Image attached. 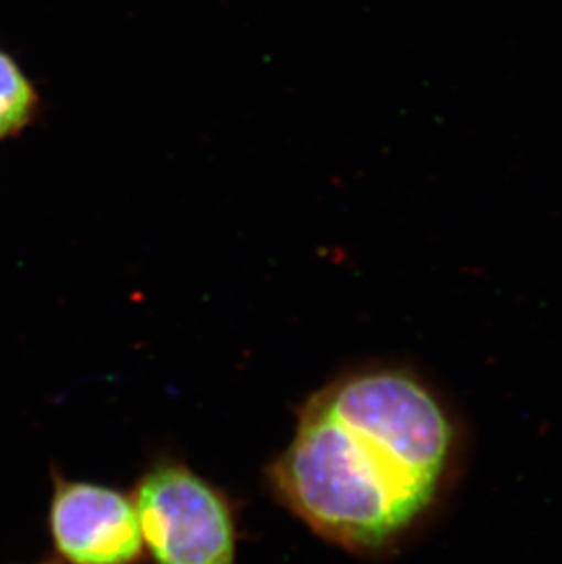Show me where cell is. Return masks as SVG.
<instances>
[{"label":"cell","mask_w":562,"mask_h":564,"mask_svg":"<svg viewBox=\"0 0 562 564\" xmlns=\"http://www.w3.org/2000/svg\"><path fill=\"white\" fill-rule=\"evenodd\" d=\"M458 449L450 408L422 378L366 369L307 400L269 482L320 538L353 554L383 555L442 501Z\"/></svg>","instance_id":"cell-1"},{"label":"cell","mask_w":562,"mask_h":564,"mask_svg":"<svg viewBox=\"0 0 562 564\" xmlns=\"http://www.w3.org/2000/svg\"><path fill=\"white\" fill-rule=\"evenodd\" d=\"M155 564H236V522L221 494L177 463L158 464L133 494Z\"/></svg>","instance_id":"cell-2"},{"label":"cell","mask_w":562,"mask_h":564,"mask_svg":"<svg viewBox=\"0 0 562 564\" xmlns=\"http://www.w3.org/2000/svg\"><path fill=\"white\" fill-rule=\"evenodd\" d=\"M50 535L68 564H136L143 535L132 499L107 486L55 479Z\"/></svg>","instance_id":"cell-3"},{"label":"cell","mask_w":562,"mask_h":564,"mask_svg":"<svg viewBox=\"0 0 562 564\" xmlns=\"http://www.w3.org/2000/svg\"><path fill=\"white\" fill-rule=\"evenodd\" d=\"M39 94L19 64L0 52V139L13 138L32 124Z\"/></svg>","instance_id":"cell-4"}]
</instances>
